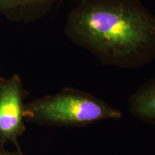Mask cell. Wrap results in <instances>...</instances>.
<instances>
[{
	"mask_svg": "<svg viewBox=\"0 0 155 155\" xmlns=\"http://www.w3.org/2000/svg\"><path fill=\"white\" fill-rule=\"evenodd\" d=\"M64 30L104 65L139 68L155 60V15L140 0L81 2Z\"/></svg>",
	"mask_w": 155,
	"mask_h": 155,
	"instance_id": "6da1fadb",
	"label": "cell"
},
{
	"mask_svg": "<svg viewBox=\"0 0 155 155\" xmlns=\"http://www.w3.org/2000/svg\"><path fill=\"white\" fill-rule=\"evenodd\" d=\"M121 117L119 109L101 98L68 87L55 94L31 101L25 108L26 121L59 127H81L103 120H119Z\"/></svg>",
	"mask_w": 155,
	"mask_h": 155,
	"instance_id": "7a4b0ae2",
	"label": "cell"
},
{
	"mask_svg": "<svg viewBox=\"0 0 155 155\" xmlns=\"http://www.w3.org/2000/svg\"><path fill=\"white\" fill-rule=\"evenodd\" d=\"M27 91L19 75L0 77V144L12 143L20 148L18 140L25 131V103Z\"/></svg>",
	"mask_w": 155,
	"mask_h": 155,
	"instance_id": "3957f363",
	"label": "cell"
},
{
	"mask_svg": "<svg viewBox=\"0 0 155 155\" xmlns=\"http://www.w3.org/2000/svg\"><path fill=\"white\" fill-rule=\"evenodd\" d=\"M55 0H0V15L17 23H30L45 17Z\"/></svg>",
	"mask_w": 155,
	"mask_h": 155,
	"instance_id": "277c9868",
	"label": "cell"
},
{
	"mask_svg": "<svg viewBox=\"0 0 155 155\" xmlns=\"http://www.w3.org/2000/svg\"><path fill=\"white\" fill-rule=\"evenodd\" d=\"M128 105L136 119L155 125V77L141 85L129 97Z\"/></svg>",
	"mask_w": 155,
	"mask_h": 155,
	"instance_id": "5b68a950",
	"label": "cell"
},
{
	"mask_svg": "<svg viewBox=\"0 0 155 155\" xmlns=\"http://www.w3.org/2000/svg\"><path fill=\"white\" fill-rule=\"evenodd\" d=\"M0 155H24L21 148H16L14 151L0 150Z\"/></svg>",
	"mask_w": 155,
	"mask_h": 155,
	"instance_id": "8992f818",
	"label": "cell"
},
{
	"mask_svg": "<svg viewBox=\"0 0 155 155\" xmlns=\"http://www.w3.org/2000/svg\"><path fill=\"white\" fill-rule=\"evenodd\" d=\"M81 2H83V1H85V0H80Z\"/></svg>",
	"mask_w": 155,
	"mask_h": 155,
	"instance_id": "52a82bcc",
	"label": "cell"
}]
</instances>
